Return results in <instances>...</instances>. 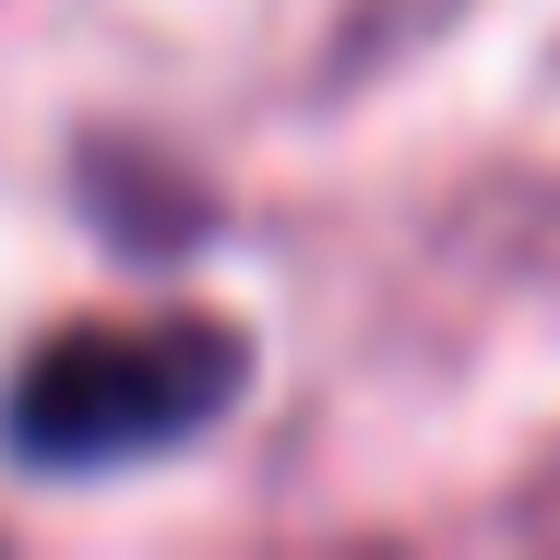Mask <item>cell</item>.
<instances>
[{
    "mask_svg": "<svg viewBox=\"0 0 560 560\" xmlns=\"http://www.w3.org/2000/svg\"><path fill=\"white\" fill-rule=\"evenodd\" d=\"M250 382V335L215 311H167V323H84L48 335L36 370L0 406V442L36 477H84V465H131L191 430H215Z\"/></svg>",
    "mask_w": 560,
    "mask_h": 560,
    "instance_id": "6da1fadb",
    "label": "cell"
}]
</instances>
